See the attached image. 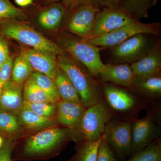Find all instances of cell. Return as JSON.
<instances>
[{
    "label": "cell",
    "mask_w": 161,
    "mask_h": 161,
    "mask_svg": "<svg viewBox=\"0 0 161 161\" xmlns=\"http://www.w3.org/2000/svg\"><path fill=\"white\" fill-rule=\"evenodd\" d=\"M122 161H161V137L153 141L143 150L131 156L130 158Z\"/></svg>",
    "instance_id": "cell-25"
},
{
    "label": "cell",
    "mask_w": 161,
    "mask_h": 161,
    "mask_svg": "<svg viewBox=\"0 0 161 161\" xmlns=\"http://www.w3.org/2000/svg\"><path fill=\"white\" fill-rule=\"evenodd\" d=\"M66 13V7L63 4L57 3L44 9L38 16V23L47 30H54L61 25Z\"/></svg>",
    "instance_id": "cell-19"
},
{
    "label": "cell",
    "mask_w": 161,
    "mask_h": 161,
    "mask_svg": "<svg viewBox=\"0 0 161 161\" xmlns=\"http://www.w3.org/2000/svg\"><path fill=\"white\" fill-rule=\"evenodd\" d=\"M147 115L132 120V147L130 155L143 150L160 137L161 104L159 102H150L146 109Z\"/></svg>",
    "instance_id": "cell-3"
},
{
    "label": "cell",
    "mask_w": 161,
    "mask_h": 161,
    "mask_svg": "<svg viewBox=\"0 0 161 161\" xmlns=\"http://www.w3.org/2000/svg\"><path fill=\"white\" fill-rule=\"evenodd\" d=\"M25 14L22 9L17 8L8 0H0V19H23Z\"/></svg>",
    "instance_id": "cell-30"
},
{
    "label": "cell",
    "mask_w": 161,
    "mask_h": 161,
    "mask_svg": "<svg viewBox=\"0 0 161 161\" xmlns=\"http://www.w3.org/2000/svg\"><path fill=\"white\" fill-rule=\"evenodd\" d=\"M61 47L75 60L82 64L93 76H97L103 69L104 64L100 55L101 47H98L86 40L65 36L60 40Z\"/></svg>",
    "instance_id": "cell-6"
},
{
    "label": "cell",
    "mask_w": 161,
    "mask_h": 161,
    "mask_svg": "<svg viewBox=\"0 0 161 161\" xmlns=\"http://www.w3.org/2000/svg\"><path fill=\"white\" fill-rule=\"evenodd\" d=\"M47 1H51V0H47Z\"/></svg>",
    "instance_id": "cell-39"
},
{
    "label": "cell",
    "mask_w": 161,
    "mask_h": 161,
    "mask_svg": "<svg viewBox=\"0 0 161 161\" xmlns=\"http://www.w3.org/2000/svg\"><path fill=\"white\" fill-rule=\"evenodd\" d=\"M33 0H15V3L18 6H26L31 4Z\"/></svg>",
    "instance_id": "cell-37"
},
{
    "label": "cell",
    "mask_w": 161,
    "mask_h": 161,
    "mask_svg": "<svg viewBox=\"0 0 161 161\" xmlns=\"http://www.w3.org/2000/svg\"><path fill=\"white\" fill-rule=\"evenodd\" d=\"M31 77L47 95L53 103H58L60 98L53 79L37 72L32 73Z\"/></svg>",
    "instance_id": "cell-24"
},
{
    "label": "cell",
    "mask_w": 161,
    "mask_h": 161,
    "mask_svg": "<svg viewBox=\"0 0 161 161\" xmlns=\"http://www.w3.org/2000/svg\"><path fill=\"white\" fill-rule=\"evenodd\" d=\"M57 105L58 123L72 131L76 130L86 108L82 104L62 100L59 101Z\"/></svg>",
    "instance_id": "cell-17"
},
{
    "label": "cell",
    "mask_w": 161,
    "mask_h": 161,
    "mask_svg": "<svg viewBox=\"0 0 161 161\" xmlns=\"http://www.w3.org/2000/svg\"><path fill=\"white\" fill-rule=\"evenodd\" d=\"M23 108L45 118H53L57 115V105L53 103H31L24 101Z\"/></svg>",
    "instance_id": "cell-28"
},
{
    "label": "cell",
    "mask_w": 161,
    "mask_h": 161,
    "mask_svg": "<svg viewBox=\"0 0 161 161\" xmlns=\"http://www.w3.org/2000/svg\"><path fill=\"white\" fill-rule=\"evenodd\" d=\"M23 85L9 80L0 93V110L17 115L23 108Z\"/></svg>",
    "instance_id": "cell-18"
},
{
    "label": "cell",
    "mask_w": 161,
    "mask_h": 161,
    "mask_svg": "<svg viewBox=\"0 0 161 161\" xmlns=\"http://www.w3.org/2000/svg\"><path fill=\"white\" fill-rule=\"evenodd\" d=\"M3 139L2 136H0V149L2 148L3 145Z\"/></svg>",
    "instance_id": "cell-38"
},
{
    "label": "cell",
    "mask_w": 161,
    "mask_h": 161,
    "mask_svg": "<svg viewBox=\"0 0 161 161\" xmlns=\"http://www.w3.org/2000/svg\"><path fill=\"white\" fill-rule=\"evenodd\" d=\"M9 58L7 43L4 40H0V68Z\"/></svg>",
    "instance_id": "cell-35"
},
{
    "label": "cell",
    "mask_w": 161,
    "mask_h": 161,
    "mask_svg": "<svg viewBox=\"0 0 161 161\" xmlns=\"http://www.w3.org/2000/svg\"><path fill=\"white\" fill-rule=\"evenodd\" d=\"M54 80L61 100L82 104L78 92L71 81L59 68Z\"/></svg>",
    "instance_id": "cell-21"
},
{
    "label": "cell",
    "mask_w": 161,
    "mask_h": 161,
    "mask_svg": "<svg viewBox=\"0 0 161 161\" xmlns=\"http://www.w3.org/2000/svg\"><path fill=\"white\" fill-rule=\"evenodd\" d=\"M134 77H143L161 74V49L159 42L154 43L150 52L139 60L131 63Z\"/></svg>",
    "instance_id": "cell-13"
},
{
    "label": "cell",
    "mask_w": 161,
    "mask_h": 161,
    "mask_svg": "<svg viewBox=\"0 0 161 161\" xmlns=\"http://www.w3.org/2000/svg\"><path fill=\"white\" fill-rule=\"evenodd\" d=\"M137 21L119 7L103 8L97 15L86 40L106 34Z\"/></svg>",
    "instance_id": "cell-11"
},
{
    "label": "cell",
    "mask_w": 161,
    "mask_h": 161,
    "mask_svg": "<svg viewBox=\"0 0 161 161\" xmlns=\"http://www.w3.org/2000/svg\"><path fill=\"white\" fill-rule=\"evenodd\" d=\"M72 131L66 128L53 127L30 137L21 152L26 158H37L59 151L69 138Z\"/></svg>",
    "instance_id": "cell-4"
},
{
    "label": "cell",
    "mask_w": 161,
    "mask_h": 161,
    "mask_svg": "<svg viewBox=\"0 0 161 161\" xmlns=\"http://www.w3.org/2000/svg\"><path fill=\"white\" fill-rule=\"evenodd\" d=\"M68 23V29L82 39L88 38L101 8L90 2L77 6Z\"/></svg>",
    "instance_id": "cell-12"
},
{
    "label": "cell",
    "mask_w": 161,
    "mask_h": 161,
    "mask_svg": "<svg viewBox=\"0 0 161 161\" xmlns=\"http://www.w3.org/2000/svg\"><path fill=\"white\" fill-rule=\"evenodd\" d=\"M160 26L159 23H145L137 21L106 34L86 40L91 44L102 48H112L135 35L140 34L158 35Z\"/></svg>",
    "instance_id": "cell-9"
},
{
    "label": "cell",
    "mask_w": 161,
    "mask_h": 161,
    "mask_svg": "<svg viewBox=\"0 0 161 161\" xmlns=\"http://www.w3.org/2000/svg\"><path fill=\"white\" fill-rule=\"evenodd\" d=\"M98 75L103 82L127 88L131 86L134 78L130 65L126 63L104 64L103 69Z\"/></svg>",
    "instance_id": "cell-15"
},
{
    "label": "cell",
    "mask_w": 161,
    "mask_h": 161,
    "mask_svg": "<svg viewBox=\"0 0 161 161\" xmlns=\"http://www.w3.org/2000/svg\"><path fill=\"white\" fill-rule=\"evenodd\" d=\"M91 0H63V4L65 7H77L81 4L90 3Z\"/></svg>",
    "instance_id": "cell-36"
},
{
    "label": "cell",
    "mask_w": 161,
    "mask_h": 161,
    "mask_svg": "<svg viewBox=\"0 0 161 161\" xmlns=\"http://www.w3.org/2000/svg\"><path fill=\"white\" fill-rule=\"evenodd\" d=\"M115 117L104 101L87 107L84 112L78 128L81 142H95L103 136L106 125Z\"/></svg>",
    "instance_id": "cell-5"
},
{
    "label": "cell",
    "mask_w": 161,
    "mask_h": 161,
    "mask_svg": "<svg viewBox=\"0 0 161 161\" xmlns=\"http://www.w3.org/2000/svg\"><path fill=\"white\" fill-rule=\"evenodd\" d=\"M3 32L6 36L30 47L33 49L56 55L64 54V50L61 47L23 23H7L3 28Z\"/></svg>",
    "instance_id": "cell-7"
},
{
    "label": "cell",
    "mask_w": 161,
    "mask_h": 161,
    "mask_svg": "<svg viewBox=\"0 0 161 161\" xmlns=\"http://www.w3.org/2000/svg\"><path fill=\"white\" fill-rule=\"evenodd\" d=\"M17 115L19 123L30 130H44L56 126L59 123L56 119L42 117L30 110L23 108Z\"/></svg>",
    "instance_id": "cell-20"
},
{
    "label": "cell",
    "mask_w": 161,
    "mask_h": 161,
    "mask_svg": "<svg viewBox=\"0 0 161 161\" xmlns=\"http://www.w3.org/2000/svg\"><path fill=\"white\" fill-rule=\"evenodd\" d=\"M13 58L9 57V59L0 68V93L3 88L10 80Z\"/></svg>",
    "instance_id": "cell-32"
},
{
    "label": "cell",
    "mask_w": 161,
    "mask_h": 161,
    "mask_svg": "<svg viewBox=\"0 0 161 161\" xmlns=\"http://www.w3.org/2000/svg\"><path fill=\"white\" fill-rule=\"evenodd\" d=\"M13 145L11 142L3 144L0 149V161H12L11 154Z\"/></svg>",
    "instance_id": "cell-33"
},
{
    "label": "cell",
    "mask_w": 161,
    "mask_h": 161,
    "mask_svg": "<svg viewBox=\"0 0 161 161\" xmlns=\"http://www.w3.org/2000/svg\"><path fill=\"white\" fill-rule=\"evenodd\" d=\"M32 68L26 57L24 50L16 58L13 64L11 77L12 81L23 85L30 77Z\"/></svg>",
    "instance_id": "cell-23"
},
{
    "label": "cell",
    "mask_w": 161,
    "mask_h": 161,
    "mask_svg": "<svg viewBox=\"0 0 161 161\" xmlns=\"http://www.w3.org/2000/svg\"><path fill=\"white\" fill-rule=\"evenodd\" d=\"M156 2L157 0H125L119 7L140 21L148 17L149 10Z\"/></svg>",
    "instance_id": "cell-22"
},
{
    "label": "cell",
    "mask_w": 161,
    "mask_h": 161,
    "mask_svg": "<svg viewBox=\"0 0 161 161\" xmlns=\"http://www.w3.org/2000/svg\"><path fill=\"white\" fill-rule=\"evenodd\" d=\"M148 35H135L112 47L111 53L115 63H132L145 57L154 44L151 43Z\"/></svg>",
    "instance_id": "cell-10"
},
{
    "label": "cell",
    "mask_w": 161,
    "mask_h": 161,
    "mask_svg": "<svg viewBox=\"0 0 161 161\" xmlns=\"http://www.w3.org/2000/svg\"><path fill=\"white\" fill-rule=\"evenodd\" d=\"M125 0H91V3L98 7H119Z\"/></svg>",
    "instance_id": "cell-34"
},
{
    "label": "cell",
    "mask_w": 161,
    "mask_h": 161,
    "mask_svg": "<svg viewBox=\"0 0 161 161\" xmlns=\"http://www.w3.org/2000/svg\"><path fill=\"white\" fill-rule=\"evenodd\" d=\"M24 51L32 69L54 80L59 68L56 54L33 49Z\"/></svg>",
    "instance_id": "cell-16"
},
{
    "label": "cell",
    "mask_w": 161,
    "mask_h": 161,
    "mask_svg": "<svg viewBox=\"0 0 161 161\" xmlns=\"http://www.w3.org/2000/svg\"><path fill=\"white\" fill-rule=\"evenodd\" d=\"M132 121L115 117L107 124L104 130V138L120 161L131 154Z\"/></svg>",
    "instance_id": "cell-8"
},
{
    "label": "cell",
    "mask_w": 161,
    "mask_h": 161,
    "mask_svg": "<svg viewBox=\"0 0 161 161\" xmlns=\"http://www.w3.org/2000/svg\"><path fill=\"white\" fill-rule=\"evenodd\" d=\"M23 96V100L28 102L52 103L31 76L24 84Z\"/></svg>",
    "instance_id": "cell-26"
},
{
    "label": "cell",
    "mask_w": 161,
    "mask_h": 161,
    "mask_svg": "<svg viewBox=\"0 0 161 161\" xmlns=\"http://www.w3.org/2000/svg\"><path fill=\"white\" fill-rule=\"evenodd\" d=\"M100 140L95 142H80L76 153L69 161H96Z\"/></svg>",
    "instance_id": "cell-27"
},
{
    "label": "cell",
    "mask_w": 161,
    "mask_h": 161,
    "mask_svg": "<svg viewBox=\"0 0 161 161\" xmlns=\"http://www.w3.org/2000/svg\"><path fill=\"white\" fill-rule=\"evenodd\" d=\"M129 89L150 102H158L161 98V74L147 77H134Z\"/></svg>",
    "instance_id": "cell-14"
},
{
    "label": "cell",
    "mask_w": 161,
    "mask_h": 161,
    "mask_svg": "<svg viewBox=\"0 0 161 161\" xmlns=\"http://www.w3.org/2000/svg\"><path fill=\"white\" fill-rule=\"evenodd\" d=\"M58 67L67 75L86 108L103 102L101 86L85 67L64 54L59 55Z\"/></svg>",
    "instance_id": "cell-1"
},
{
    "label": "cell",
    "mask_w": 161,
    "mask_h": 161,
    "mask_svg": "<svg viewBox=\"0 0 161 161\" xmlns=\"http://www.w3.org/2000/svg\"><path fill=\"white\" fill-rule=\"evenodd\" d=\"M19 130V122L16 115L0 110V131L12 134Z\"/></svg>",
    "instance_id": "cell-29"
},
{
    "label": "cell",
    "mask_w": 161,
    "mask_h": 161,
    "mask_svg": "<svg viewBox=\"0 0 161 161\" xmlns=\"http://www.w3.org/2000/svg\"><path fill=\"white\" fill-rule=\"evenodd\" d=\"M128 89L111 83L101 87L104 101L115 117L132 121L138 118L140 112L147 109L150 102Z\"/></svg>",
    "instance_id": "cell-2"
},
{
    "label": "cell",
    "mask_w": 161,
    "mask_h": 161,
    "mask_svg": "<svg viewBox=\"0 0 161 161\" xmlns=\"http://www.w3.org/2000/svg\"><path fill=\"white\" fill-rule=\"evenodd\" d=\"M96 161H120L110 148L103 136L98 144Z\"/></svg>",
    "instance_id": "cell-31"
}]
</instances>
